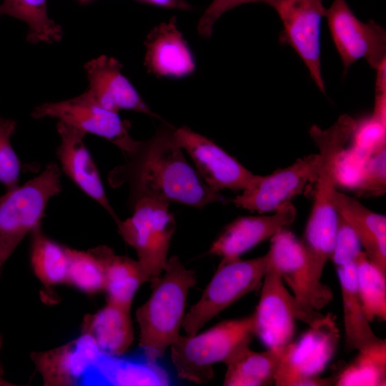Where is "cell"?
I'll return each mask as SVG.
<instances>
[{
  "mask_svg": "<svg viewBox=\"0 0 386 386\" xmlns=\"http://www.w3.org/2000/svg\"><path fill=\"white\" fill-rule=\"evenodd\" d=\"M361 247L360 242L353 229L338 214L336 236L330 260L335 267L354 262L357 255L362 251Z\"/></svg>",
  "mask_w": 386,
  "mask_h": 386,
  "instance_id": "34",
  "label": "cell"
},
{
  "mask_svg": "<svg viewBox=\"0 0 386 386\" xmlns=\"http://www.w3.org/2000/svg\"><path fill=\"white\" fill-rule=\"evenodd\" d=\"M281 350L255 352L245 348L226 365L223 385L264 386L274 382Z\"/></svg>",
  "mask_w": 386,
  "mask_h": 386,
  "instance_id": "26",
  "label": "cell"
},
{
  "mask_svg": "<svg viewBox=\"0 0 386 386\" xmlns=\"http://www.w3.org/2000/svg\"><path fill=\"white\" fill-rule=\"evenodd\" d=\"M164 274L151 283L152 294L136 311L140 333L139 346L153 362L163 357L179 335L188 292L197 283L193 269L177 256L167 259Z\"/></svg>",
  "mask_w": 386,
  "mask_h": 386,
  "instance_id": "3",
  "label": "cell"
},
{
  "mask_svg": "<svg viewBox=\"0 0 386 386\" xmlns=\"http://www.w3.org/2000/svg\"><path fill=\"white\" fill-rule=\"evenodd\" d=\"M356 125L357 119L342 114L326 129L312 125L309 130L319 151L320 165L312 207L300 241L310 271L318 280L331 259L337 227L338 214L332 203L337 163Z\"/></svg>",
  "mask_w": 386,
  "mask_h": 386,
  "instance_id": "2",
  "label": "cell"
},
{
  "mask_svg": "<svg viewBox=\"0 0 386 386\" xmlns=\"http://www.w3.org/2000/svg\"><path fill=\"white\" fill-rule=\"evenodd\" d=\"M319 165L318 153L298 158L290 166L268 175H257L254 182L230 202L261 214L274 212L315 182Z\"/></svg>",
  "mask_w": 386,
  "mask_h": 386,
  "instance_id": "12",
  "label": "cell"
},
{
  "mask_svg": "<svg viewBox=\"0 0 386 386\" xmlns=\"http://www.w3.org/2000/svg\"><path fill=\"white\" fill-rule=\"evenodd\" d=\"M169 205L153 199H139L129 205L132 216L116 223L124 242L135 249L146 282L150 284L164 271L176 229Z\"/></svg>",
  "mask_w": 386,
  "mask_h": 386,
  "instance_id": "6",
  "label": "cell"
},
{
  "mask_svg": "<svg viewBox=\"0 0 386 386\" xmlns=\"http://www.w3.org/2000/svg\"><path fill=\"white\" fill-rule=\"evenodd\" d=\"M69 264L65 284L94 295L104 290V274L98 259L89 251L68 247Z\"/></svg>",
  "mask_w": 386,
  "mask_h": 386,
  "instance_id": "31",
  "label": "cell"
},
{
  "mask_svg": "<svg viewBox=\"0 0 386 386\" xmlns=\"http://www.w3.org/2000/svg\"><path fill=\"white\" fill-rule=\"evenodd\" d=\"M2 340H3V337H2V335H0V352H1V345H2ZM4 368H3V366H2V364L1 362V360H0V385L1 386H10V385H15L14 384H11L9 382H7L6 380H5L4 379Z\"/></svg>",
  "mask_w": 386,
  "mask_h": 386,
  "instance_id": "37",
  "label": "cell"
},
{
  "mask_svg": "<svg viewBox=\"0 0 386 386\" xmlns=\"http://www.w3.org/2000/svg\"><path fill=\"white\" fill-rule=\"evenodd\" d=\"M61 191V170L49 163L39 175L0 196V272L24 237L41 224L48 202Z\"/></svg>",
  "mask_w": 386,
  "mask_h": 386,
  "instance_id": "5",
  "label": "cell"
},
{
  "mask_svg": "<svg viewBox=\"0 0 386 386\" xmlns=\"http://www.w3.org/2000/svg\"><path fill=\"white\" fill-rule=\"evenodd\" d=\"M16 121L0 117V182L9 190L19 185L21 164L11 144Z\"/></svg>",
  "mask_w": 386,
  "mask_h": 386,
  "instance_id": "32",
  "label": "cell"
},
{
  "mask_svg": "<svg viewBox=\"0 0 386 386\" xmlns=\"http://www.w3.org/2000/svg\"><path fill=\"white\" fill-rule=\"evenodd\" d=\"M269 264L267 253L249 259L220 262L199 301L185 314L182 327L194 335L210 320L244 295L258 290Z\"/></svg>",
  "mask_w": 386,
  "mask_h": 386,
  "instance_id": "7",
  "label": "cell"
},
{
  "mask_svg": "<svg viewBox=\"0 0 386 386\" xmlns=\"http://www.w3.org/2000/svg\"><path fill=\"white\" fill-rule=\"evenodd\" d=\"M325 18L344 73L360 59L375 70L386 62V31L382 26L360 20L345 0H333Z\"/></svg>",
  "mask_w": 386,
  "mask_h": 386,
  "instance_id": "11",
  "label": "cell"
},
{
  "mask_svg": "<svg viewBox=\"0 0 386 386\" xmlns=\"http://www.w3.org/2000/svg\"><path fill=\"white\" fill-rule=\"evenodd\" d=\"M81 1H87V0H81Z\"/></svg>",
  "mask_w": 386,
  "mask_h": 386,
  "instance_id": "38",
  "label": "cell"
},
{
  "mask_svg": "<svg viewBox=\"0 0 386 386\" xmlns=\"http://www.w3.org/2000/svg\"><path fill=\"white\" fill-rule=\"evenodd\" d=\"M84 69L89 81L86 91L102 107L118 113L120 110L134 111L163 121L123 74L122 65L117 59L102 55L88 61Z\"/></svg>",
  "mask_w": 386,
  "mask_h": 386,
  "instance_id": "19",
  "label": "cell"
},
{
  "mask_svg": "<svg viewBox=\"0 0 386 386\" xmlns=\"http://www.w3.org/2000/svg\"><path fill=\"white\" fill-rule=\"evenodd\" d=\"M88 251L98 259L102 267L107 302L131 310L137 290L146 282L138 261L116 254L107 245H99Z\"/></svg>",
  "mask_w": 386,
  "mask_h": 386,
  "instance_id": "23",
  "label": "cell"
},
{
  "mask_svg": "<svg viewBox=\"0 0 386 386\" xmlns=\"http://www.w3.org/2000/svg\"><path fill=\"white\" fill-rule=\"evenodd\" d=\"M10 16L25 22L29 29L27 41L31 44H52L63 36L61 26L48 15L46 0H3L0 18Z\"/></svg>",
  "mask_w": 386,
  "mask_h": 386,
  "instance_id": "28",
  "label": "cell"
},
{
  "mask_svg": "<svg viewBox=\"0 0 386 386\" xmlns=\"http://www.w3.org/2000/svg\"><path fill=\"white\" fill-rule=\"evenodd\" d=\"M56 130L60 138L56 156L61 169L79 189L102 206L117 223L120 219L108 200L98 168L85 144L86 133L61 121L57 122Z\"/></svg>",
  "mask_w": 386,
  "mask_h": 386,
  "instance_id": "18",
  "label": "cell"
},
{
  "mask_svg": "<svg viewBox=\"0 0 386 386\" xmlns=\"http://www.w3.org/2000/svg\"><path fill=\"white\" fill-rule=\"evenodd\" d=\"M144 66L157 77L182 79L196 69L194 54L178 29L177 18L154 26L144 41Z\"/></svg>",
  "mask_w": 386,
  "mask_h": 386,
  "instance_id": "20",
  "label": "cell"
},
{
  "mask_svg": "<svg viewBox=\"0 0 386 386\" xmlns=\"http://www.w3.org/2000/svg\"><path fill=\"white\" fill-rule=\"evenodd\" d=\"M81 332L91 335L102 354L122 356L134 340L130 310L107 302L94 314L84 317Z\"/></svg>",
  "mask_w": 386,
  "mask_h": 386,
  "instance_id": "24",
  "label": "cell"
},
{
  "mask_svg": "<svg viewBox=\"0 0 386 386\" xmlns=\"http://www.w3.org/2000/svg\"><path fill=\"white\" fill-rule=\"evenodd\" d=\"M332 203L337 213L353 229L368 259L386 273V217L337 189L332 194Z\"/></svg>",
  "mask_w": 386,
  "mask_h": 386,
  "instance_id": "21",
  "label": "cell"
},
{
  "mask_svg": "<svg viewBox=\"0 0 386 386\" xmlns=\"http://www.w3.org/2000/svg\"><path fill=\"white\" fill-rule=\"evenodd\" d=\"M174 132V127L163 121L153 136L134 140L122 152L123 163L109 172L112 187L129 185V206L143 198L199 209L224 201L188 162Z\"/></svg>",
  "mask_w": 386,
  "mask_h": 386,
  "instance_id": "1",
  "label": "cell"
},
{
  "mask_svg": "<svg viewBox=\"0 0 386 386\" xmlns=\"http://www.w3.org/2000/svg\"><path fill=\"white\" fill-rule=\"evenodd\" d=\"M102 355L93 337L84 332L54 349L35 352L31 358L45 386L83 385Z\"/></svg>",
  "mask_w": 386,
  "mask_h": 386,
  "instance_id": "16",
  "label": "cell"
},
{
  "mask_svg": "<svg viewBox=\"0 0 386 386\" xmlns=\"http://www.w3.org/2000/svg\"><path fill=\"white\" fill-rule=\"evenodd\" d=\"M267 253L293 292L297 320L314 326L324 317L319 311L331 302L333 293L328 285L311 274L300 239L284 228L270 238Z\"/></svg>",
  "mask_w": 386,
  "mask_h": 386,
  "instance_id": "9",
  "label": "cell"
},
{
  "mask_svg": "<svg viewBox=\"0 0 386 386\" xmlns=\"http://www.w3.org/2000/svg\"><path fill=\"white\" fill-rule=\"evenodd\" d=\"M356 284L369 322L386 320V273L380 270L361 251L355 257Z\"/></svg>",
  "mask_w": 386,
  "mask_h": 386,
  "instance_id": "30",
  "label": "cell"
},
{
  "mask_svg": "<svg viewBox=\"0 0 386 386\" xmlns=\"http://www.w3.org/2000/svg\"><path fill=\"white\" fill-rule=\"evenodd\" d=\"M340 332L335 316L328 313L295 342L281 349L274 384L277 386L334 385L335 376L320 375L332 359Z\"/></svg>",
  "mask_w": 386,
  "mask_h": 386,
  "instance_id": "8",
  "label": "cell"
},
{
  "mask_svg": "<svg viewBox=\"0 0 386 386\" xmlns=\"http://www.w3.org/2000/svg\"><path fill=\"white\" fill-rule=\"evenodd\" d=\"M182 149L192 159L199 177L212 190L243 191L257 179L234 157L207 137L183 126L175 128Z\"/></svg>",
  "mask_w": 386,
  "mask_h": 386,
  "instance_id": "14",
  "label": "cell"
},
{
  "mask_svg": "<svg viewBox=\"0 0 386 386\" xmlns=\"http://www.w3.org/2000/svg\"><path fill=\"white\" fill-rule=\"evenodd\" d=\"M355 188L361 195L380 196L386 190V146L373 151L366 159Z\"/></svg>",
  "mask_w": 386,
  "mask_h": 386,
  "instance_id": "33",
  "label": "cell"
},
{
  "mask_svg": "<svg viewBox=\"0 0 386 386\" xmlns=\"http://www.w3.org/2000/svg\"><path fill=\"white\" fill-rule=\"evenodd\" d=\"M170 382L167 371L144 354L125 357L102 354L84 385H168Z\"/></svg>",
  "mask_w": 386,
  "mask_h": 386,
  "instance_id": "22",
  "label": "cell"
},
{
  "mask_svg": "<svg viewBox=\"0 0 386 386\" xmlns=\"http://www.w3.org/2000/svg\"><path fill=\"white\" fill-rule=\"evenodd\" d=\"M335 376L336 386H385L386 385V342L362 350Z\"/></svg>",
  "mask_w": 386,
  "mask_h": 386,
  "instance_id": "29",
  "label": "cell"
},
{
  "mask_svg": "<svg viewBox=\"0 0 386 386\" xmlns=\"http://www.w3.org/2000/svg\"><path fill=\"white\" fill-rule=\"evenodd\" d=\"M261 287L259 301L253 313L254 335L267 349L281 350L292 341L297 309L294 296L269 259Z\"/></svg>",
  "mask_w": 386,
  "mask_h": 386,
  "instance_id": "15",
  "label": "cell"
},
{
  "mask_svg": "<svg viewBox=\"0 0 386 386\" xmlns=\"http://www.w3.org/2000/svg\"><path fill=\"white\" fill-rule=\"evenodd\" d=\"M31 116L58 119L86 134L106 139L121 152L128 149L135 140L129 132V123L122 120L118 112L100 106L86 90L70 99L43 103L34 109Z\"/></svg>",
  "mask_w": 386,
  "mask_h": 386,
  "instance_id": "13",
  "label": "cell"
},
{
  "mask_svg": "<svg viewBox=\"0 0 386 386\" xmlns=\"http://www.w3.org/2000/svg\"><path fill=\"white\" fill-rule=\"evenodd\" d=\"M263 0H212L200 17L198 25V34L204 37H210L213 26L219 18L225 12L242 4L262 2Z\"/></svg>",
  "mask_w": 386,
  "mask_h": 386,
  "instance_id": "35",
  "label": "cell"
},
{
  "mask_svg": "<svg viewBox=\"0 0 386 386\" xmlns=\"http://www.w3.org/2000/svg\"><path fill=\"white\" fill-rule=\"evenodd\" d=\"M30 262L35 276L49 292L51 287L65 284L68 247L46 236L41 224L31 232Z\"/></svg>",
  "mask_w": 386,
  "mask_h": 386,
  "instance_id": "27",
  "label": "cell"
},
{
  "mask_svg": "<svg viewBox=\"0 0 386 386\" xmlns=\"http://www.w3.org/2000/svg\"><path fill=\"white\" fill-rule=\"evenodd\" d=\"M262 3L272 8L282 23L279 42L294 49L316 86L325 94L321 64V29L327 10L323 0H263Z\"/></svg>",
  "mask_w": 386,
  "mask_h": 386,
  "instance_id": "10",
  "label": "cell"
},
{
  "mask_svg": "<svg viewBox=\"0 0 386 386\" xmlns=\"http://www.w3.org/2000/svg\"><path fill=\"white\" fill-rule=\"evenodd\" d=\"M148 5L181 11H189L192 6L186 0H137Z\"/></svg>",
  "mask_w": 386,
  "mask_h": 386,
  "instance_id": "36",
  "label": "cell"
},
{
  "mask_svg": "<svg viewBox=\"0 0 386 386\" xmlns=\"http://www.w3.org/2000/svg\"><path fill=\"white\" fill-rule=\"evenodd\" d=\"M336 269L341 289L347 349L359 351L380 342L382 339L371 328L358 295L355 262L336 267Z\"/></svg>",
  "mask_w": 386,
  "mask_h": 386,
  "instance_id": "25",
  "label": "cell"
},
{
  "mask_svg": "<svg viewBox=\"0 0 386 386\" xmlns=\"http://www.w3.org/2000/svg\"><path fill=\"white\" fill-rule=\"evenodd\" d=\"M240 217L228 224L212 242L209 253L221 262L240 257L244 252L292 224L297 209L290 202L270 215Z\"/></svg>",
  "mask_w": 386,
  "mask_h": 386,
  "instance_id": "17",
  "label": "cell"
},
{
  "mask_svg": "<svg viewBox=\"0 0 386 386\" xmlns=\"http://www.w3.org/2000/svg\"><path fill=\"white\" fill-rule=\"evenodd\" d=\"M254 335V317L227 320L202 333L179 335L170 346L177 377L197 384L214 377L213 365H227L245 348Z\"/></svg>",
  "mask_w": 386,
  "mask_h": 386,
  "instance_id": "4",
  "label": "cell"
}]
</instances>
